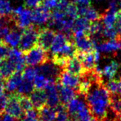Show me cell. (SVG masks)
Listing matches in <instances>:
<instances>
[{"label": "cell", "instance_id": "cell-24", "mask_svg": "<svg viewBox=\"0 0 121 121\" xmlns=\"http://www.w3.org/2000/svg\"><path fill=\"white\" fill-rule=\"evenodd\" d=\"M90 25H91V22H89L88 19H86L83 17H78L74 21L72 27V33L76 31H81L88 34Z\"/></svg>", "mask_w": 121, "mask_h": 121}, {"label": "cell", "instance_id": "cell-19", "mask_svg": "<svg viewBox=\"0 0 121 121\" xmlns=\"http://www.w3.org/2000/svg\"><path fill=\"white\" fill-rule=\"evenodd\" d=\"M29 95V99L32 103V105L36 109H40L41 107L45 105V104H46V97L43 90H34Z\"/></svg>", "mask_w": 121, "mask_h": 121}, {"label": "cell", "instance_id": "cell-13", "mask_svg": "<svg viewBox=\"0 0 121 121\" xmlns=\"http://www.w3.org/2000/svg\"><path fill=\"white\" fill-rule=\"evenodd\" d=\"M7 58L12 60L16 66L17 71H22L26 66L23 53L16 48H10Z\"/></svg>", "mask_w": 121, "mask_h": 121}, {"label": "cell", "instance_id": "cell-27", "mask_svg": "<svg viewBox=\"0 0 121 121\" xmlns=\"http://www.w3.org/2000/svg\"><path fill=\"white\" fill-rule=\"evenodd\" d=\"M105 86L110 94L121 95V79H110Z\"/></svg>", "mask_w": 121, "mask_h": 121}, {"label": "cell", "instance_id": "cell-48", "mask_svg": "<svg viewBox=\"0 0 121 121\" xmlns=\"http://www.w3.org/2000/svg\"><path fill=\"white\" fill-rule=\"evenodd\" d=\"M120 79H121V78H120Z\"/></svg>", "mask_w": 121, "mask_h": 121}, {"label": "cell", "instance_id": "cell-29", "mask_svg": "<svg viewBox=\"0 0 121 121\" xmlns=\"http://www.w3.org/2000/svg\"><path fill=\"white\" fill-rule=\"evenodd\" d=\"M50 82L53 81H50L46 77H45L41 73H37L33 81L34 88L39 90H44Z\"/></svg>", "mask_w": 121, "mask_h": 121}, {"label": "cell", "instance_id": "cell-38", "mask_svg": "<svg viewBox=\"0 0 121 121\" xmlns=\"http://www.w3.org/2000/svg\"><path fill=\"white\" fill-rule=\"evenodd\" d=\"M58 0H42V5L49 10L55 9L58 4Z\"/></svg>", "mask_w": 121, "mask_h": 121}, {"label": "cell", "instance_id": "cell-22", "mask_svg": "<svg viewBox=\"0 0 121 121\" xmlns=\"http://www.w3.org/2000/svg\"><path fill=\"white\" fill-rule=\"evenodd\" d=\"M109 107L115 117L121 121V95L110 94Z\"/></svg>", "mask_w": 121, "mask_h": 121}, {"label": "cell", "instance_id": "cell-17", "mask_svg": "<svg viewBox=\"0 0 121 121\" xmlns=\"http://www.w3.org/2000/svg\"><path fill=\"white\" fill-rule=\"evenodd\" d=\"M22 71H17L14 73L7 79L4 80V89L9 93H14L17 91L22 81Z\"/></svg>", "mask_w": 121, "mask_h": 121}, {"label": "cell", "instance_id": "cell-46", "mask_svg": "<svg viewBox=\"0 0 121 121\" xmlns=\"http://www.w3.org/2000/svg\"><path fill=\"white\" fill-rule=\"evenodd\" d=\"M3 41H4V40H3L1 37H0V45H1V44L3 43Z\"/></svg>", "mask_w": 121, "mask_h": 121}, {"label": "cell", "instance_id": "cell-23", "mask_svg": "<svg viewBox=\"0 0 121 121\" xmlns=\"http://www.w3.org/2000/svg\"><path fill=\"white\" fill-rule=\"evenodd\" d=\"M117 14V9L116 8H110L108 9V11L102 15L101 19L103 20V24L105 27L110 28L115 26L116 18Z\"/></svg>", "mask_w": 121, "mask_h": 121}, {"label": "cell", "instance_id": "cell-26", "mask_svg": "<svg viewBox=\"0 0 121 121\" xmlns=\"http://www.w3.org/2000/svg\"><path fill=\"white\" fill-rule=\"evenodd\" d=\"M118 69H119L118 63L115 61V60H112L111 62L107 64L102 70L101 71L102 76H103L109 80L112 79L115 76Z\"/></svg>", "mask_w": 121, "mask_h": 121}, {"label": "cell", "instance_id": "cell-33", "mask_svg": "<svg viewBox=\"0 0 121 121\" xmlns=\"http://www.w3.org/2000/svg\"><path fill=\"white\" fill-rule=\"evenodd\" d=\"M38 73L36 68H33L32 66H29L26 69H24L22 72V78L25 80H28L30 81H33L34 77Z\"/></svg>", "mask_w": 121, "mask_h": 121}, {"label": "cell", "instance_id": "cell-14", "mask_svg": "<svg viewBox=\"0 0 121 121\" xmlns=\"http://www.w3.org/2000/svg\"><path fill=\"white\" fill-rule=\"evenodd\" d=\"M78 17H83L91 22L101 20L102 17V14H100L91 5L86 7H78Z\"/></svg>", "mask_w": 121, "mask_h": 121}, {"label": "cell", "instance_id": "cell-10", "mask_svg": "<svg viewBox=\"0 0 121 121\" xmlns=\"http://www.w3.org/2000/svg\"><path fill=\"white\" fill-rule=\"evenodd\" d=\"M36 70L38 71V73L43 74L50 81L53 82L56 81L60 72V67L55 65L52 62H49V60L43 64H41L40 66L36 68Z\"/></svg>", "mask_w": 121, "mask_h": 121}, {"label": "cell", "instance_id": "cell-49", "mask_svg": "<svg viewBox=\"0 0 121 121\" xmlns=\"http://www.w3.org/2000/svg\"><path fill=\"white\" fill-rule=\"evenodd\" d=\"M23 121H24V120H23Z\"/></svg>", "mask_w": 121, "mask_h": 121}, {"label": "cell", "instance_id": "cell-9", "mask_svg": "<svg viewBox=\"0 0 121 121\" xmlns=\"http://www.w3.org/2000/svg\"><path fill=\"white\" fill-rule=\"evenodd\" d=\"M51 18V10L41 5L35 7L31 11V22L36 26H41L48 23Z\"/></svg>", "mask_w": 121, "mask_h": 121}, {"label": "cell", "instance_id": "cell-30", "mask_svg": "<svg viewBox=\"0 0 121 121\" xmlns=\"http://www.w3.org/2000/svg\"><path fill=\"white\" fill-rule=\"evenodd\" d=\"M12 8L7 0H0V18L9 17L12 14Z\"/></svg>", "mask_w": 121, "mask_h": 121}, {"label": "cell", "instance_id": "cell-36", "mask_svg": "<svg viewBox=\"0 0 121 121\" xmlns=\"http://www.w3.org/2000/svg\"><path fill=\"white\" fill-rule=\"evenodd\" d=\"M11 47H9L5 42L4 41L3 43L0 45V63H1L3 60L7 58L9 55V52L10 50Z\"/></svg>", "mask_w": 121, "mask_h": 121}, {"label": "cell", "instance_id": "cell-21", "mask_svg": "<svg viewBox=\"0 0 121 121\" xmlns=\"http://www.w3.org/2000/svg\"><path fill=\"white\" fill-rule=\"evenodd\" d=\"M39 119L40 121H54L56 115V110L55 108L43 105L39 109Z\"/></svg>", "mask_w": 121, "mask_h": 121}, {"label": "cell", "instance_id": "cell-15", "mask_svg": "<svg viewBox=\"0 0 121 121\" xmlns=\"http://www.w3.org/2000/svg\"><path fill=\"white\" fill-rule=\"evenodd\" d=\"M120 48L121 46L119 39H109L108 41L95 45V48L98 50L99 52H103L105 53L115 52L120 50Z\"/></svg>", "mask_w": 121, "mask_h": 121}, {"label": "cell", "instance_id": "cell-8", "mask_svg": "<svg viewBox=\"0 0 121 121\" xmlns=\"http://www.w3.org/2000/svg\"><path fill=\"white\" fill-rule=\"evenodd\" d=\"M56 82L60 86L77 90L80 83V76L71 74L64 70H62L60 71Z\"/></svg>", "mask_w": 121, "mask_h": 121}, {"label": "cell", "instance_id": "cell-31", "mask_svg": "<svg viewBox=\"0 0 121 121\" xmlns=\"http://www.w3.org/2000/svg\"><path fill=\"white\" fill-rule=\"evenodd\" d=\"M103 36L109 39H120V35L115 26L107 28L105 27L103 31Z\"/></svg>", "mask_w": 121, "mask_h": 121}, {"label": "cell", "instance_id": "cell-5", "mask_svg": "<svg viewBox=\"0 0 121 121\" xmlns=\"http://www.w3.org/2000/svg\"><path fill=\"white\" fill-rule=\"evenodd\" d=\"M12 19L14 25L18 29H26L31 24V10L19 7L12 9Z\"/></svg>", "mask_w": 121, "mask_h": 121}, {"label": "cell", "instance_id": "cell-34", "mask_svg": "<svg viewBox=\"0 0 121 121\" xmlns=\"http://www.w3.org/2000/svg\"><path fill=\"white\" fill-rule=\"evenodd\" d=\"M19 103L21 105V107L24 112H26L31 108H33L32 103L29 99V97H26V95H20L19 96Z\"/></svg>", "mask_w": 121, "mask_h": 121}, {"label": "cell", "instance_id": "cell-44", "mask_svg": "<svg viewBox=\"0 0 121 121\" xmlns=\"http://www.w3.org/2000/svg\"><path fill=\"white\" fill-rule=\"evenodd\" d=\"M66 121H76L74 118H69Z\"/></svg>", "mask_w": 121, "mask_h": 121}, {"label": "cell", "instance_id": "cell-7", "mask_svg": "<svg viewBox=\"0 0 121 121\" xmlns=\"http://www.w3.org/2000/svg\"><path fill=\"white\" fill-rule=\"evenodd\" d=\"M55 34L56 32L50 28H40L37 37L36 44L40 46L45 51H48L53 42Z\"/></svg>", "mask_w": 121, "mask_h": 121}, {"label": "cell", "instance_id": "cell-6", "mask_svg": "<svg viewBox=\"0 0 121 121\" xmlns=\"http://www.w3.org/2000/svg\"><path fill=\"white\" fill-rule=\"evenodd\" d=\"M19 96L20 94L18 93H11L9 95V100L4 109L6 113L9 114L14 119H20L24 115V110L19 103Z\"/></svg>", "mask_w": 121, "mask_h": 121}, {"label": "cell", "instance_id": "cell-37", "mask_svg": "<svg viewBox=\"0 0 121 121\" xmlns=\"http://www.w3.org/2000/svg\"><path fill=\"white\" fill-rule=\"evenodd\" d=\"M9 100V95L4 92L0 93V112L4 110Z\"/></svg>", "mask_w": 121, "mask_h": 121}, {"label": "cell", "instance_id": "cell-35", "mask_svg": "<svg viewBox=\"0 0 121 121\" xmlns=\"http://www.w3.org/2000/svg\"><path fill=\"white\" fill-rule=\"evenodd\" d=\"M39 120V113L38 112L31 108L25 112L24 121H38Z\"/></svg>", "mask_w": 121, "mask_h": 121}, {"label": "cell", "instance_id": "cell-12", "mask_svg": "<svg viewBox=\"0 0 121 121\" xmlns=\"http://www.w3.org/2000/svg\"><path fill=\"white\" fill-rule=\"evenodd\" d=\"M45 90L47 105L56 108L58 105L60 104V102L58 88L55 84V82H50Z\"/></svg>", "mask_w": 121, "mask_h": 121}, {"label": "cell", "instance_id": "cell-28", "mask_svg": "<svg viewBox=\"0 0 121 121\" xmlns=\"http://www.w3.org/2000/svg\"><path fill=\"white\" fill-rule=\"evenodd\" d=\"M34 90L33 81L25 80L22 78V81L17 89V93L22 95H29Z\"/></svg>", "mask_w": 121, "mask_h": 121}, {"label": "cell", "instance_id": "cell-3", "mask_svg": "<svg viewBox=\"0 0 121 121\" xmlns=\"http://www.w3.org/2000/svg\"><path fill=\"white\" fill-rule=\"evenodd\" d=\"M23 54L26 66H28L41 65L49 60L48 51H45L38 44H36L29 50L23 53Z\"/></svg>", "mask_w": 121, "mask_h": 121}, {"label": "cell", "instance_id": "cell-39", "mask_svg": "<svg viewBox=\"0 0 121 121\" xmlns=\"http://www.w3.org/2000/svg\"><path fill=\"white\" fill-rule=\"evenodd\" d=\"M42 5V0H26L25 7L27 8H35Z\"/></svg>", "mask_w": 121, "mask_h": 121}, {"label": "cell", "instance_id": "cell-47", "mask_svg": "<svg viewBox=\"0 0 121 121\" xmlns=\"http://www.w3.org/2000/svg\"><path fill=\"white\" fill-rule=\"evenodd\" d=\"M0 121H2V120H1V115H0Z\"/></svg>", "mask_w": 121, "mask_h": 121}, {"label": "cell", "instance_id": "cell-41", "mask_svg": "<svg viewBox=\"0 0 121 121\" xmlns=\"http://www.w3.org/2000/svg\"><path fill=\"white\" fill-rule=\"evenodd\" d=\"M75 2L78 7H86L91 5V0H76Z\"/></svg>", "mask_w": 121, "mask_h": 121}, {"label": "cell", "instance_id": "cell-45", "mask_svg": "<svg viewBox=\"0 0 121 121\" xmlns=\"http://www.w3.org/2000/svg\"><path fill=\"white\" fill-rule=\"evenodd\" d=\"M2 82H3V78H2V77L1 73H0V83H2Z\"/></svg>", "mask_w": 121, "mask_h": 121}, {"label": "cell", "instance_id": "cell-16", "mask_svg": "<svg viewBox=\"0 0 121 121\" xmlns=\"http://www.w3.org/2000/svg\"><path fill=\"white\" fill-rule=\"evenodd\" d=\"M57 88L60 98V102L64 105H66L70 100L77 96L78 92L71 88L60 86L57 83Z\"/></svg>", "mask_w": 121, "mask_h": 121}, {"label": "cell", "instance_id": "cell-40", "mask_svg": "<svg viewBox=\"0 0 121 121\" xmlns=\"http://www.w3.org/2000/svg\"><path fill=\"white\" fill-rule=\"evenodd\" d=\"M115 26L117 29L120 36H121V13H120L117 11V18H116V22Z\"/></svg>", "mask_w": 121, "mask_h": 121}, {"label": "cell", "instance_id": "cell-32", "mask_svg": "<svg viewBox=\"0 0 121 121\" xmlns=\"http://www.w3.org/2000/svg\"><path fill=\"white\" fill-rule=\"evenodd\" d=\"M65 14L66 16L76 19L78 17V7L76 4V2H69L68 6L66 7L65 9Z\"/></svg>", "mask_w": 121, "mask_h": 121}, {"label": "cell", "instance_id": "cell-43", "mask_svg": "<svg viewBox=\"0 0 121 121\" xmlns=\"http://www.w3.org/2000/svg\"><path fill=\"white\" fill-rule=\"evenodd\" d=\"M117 11L120 13H121V0H120V2L117 4Z\"/></svg>", "mask_w": 121, "mask_h": 121}, {"label": "cell", "instance_id": "cell-11", "mask_svg": "<svg viewBox=\"0 0 121 121\" xmlns=\"http://www.w3.org/2000/svg\"><path fill=\"white\" fill-rule=\"evenodd\" d=\"M62 70H64L71 74L78 76H81L85 73V70L81 64V61L76 56L70 58L67 60L66 64L63 67Z\"/></svg>", "mask_w": 121, "mask_h": 121}, {"label": "cell", "instance_id": "cell-42", "mask_svg": "<svg viewBox=\"0 0 121 121\" xmlns=\"http://www.w3.org/2000/svg\"><path fill=\"white\" fill-rule=\"evenodd\" d=\"M1 120H2V121H15L14 118L7 113L2 115H1Z\"/></svg>", "mask_w": 121, "mask_h": 121}, {"label": "cell", "instance_id": "cell-25", "mask_svg": "<svg viewBox=\"0 0 121 121\" xmlns=\"http://www.w3.org/2000/svg\"><path fill=\"white\" fill-rule=\"evenodd\" d=\"M22 34L17 29H10L9 33L4 36V42L9 47H17L19 43Z\"/></svg>", "mask_w": 121, "mask_h": 121}, {"label": "cell", "instance_id": "cell-20", "mask_svg": "<svg viewBox=\"0 0 121 121\" xmlns=\"http://www.w3.org/2000/svg\"><path fill=\"white\" fill-rule=\"evenodd\" d=\"M16 72V66L8 58L3 60L0 63V73L3 80L7 79L14 73Z\"/></svg>", "mask_w": 121, "mask_h": 121}, {"label": "cell", "instance_id": "cell-2", "mask_svg": "<svg viewBox=\"0 0 121 121\" xmlns=\"http://www.w3.org/2000/svg\"><path fill=\"white\" fill-rule=\"evenodd\" d=\"M66 105V110L69 115H71L76 120L92 117L86 100L83 98L76 96Z\"/></svg>", "mask_w": 121, "mask_h": 121}, {"label": "cell", "instance_id": "cell-1", "mask_svg": "<svg viewBox=\"0 0 121 121\" xmlns=\"http://www.w3.org/2000/svg\"><path fill=\"white\" fill-rule=\"evenodd\" d=\"M89 111L95 121H105L110 108V93L105 86L103 79L93 82L84 95Z\"/></svg>", "mask_w": 121, "mask_h": 121}, {"label": "cell", "instance_id": "cell-4", "mask_svg": "<svg viewBox=\"0 0 121 121\" xmlns=\"http://www.w3.org/2000/svg\"><path fill=\"white\" fill-rule=\"evenodd\" d=\"M39 29L40 27L35 24H31L27 28L24 29L18 44L19 51L24 53L36 44Z\"/></svg>", "mask_w": 121, "mask_h": 121}, {"label": "cell", "instance_id": "cell-18", "mask_svg": "<svg viewBox=\"0 0 121 121\" xmlns=\"http://www.w3.org/2000/svg\"><path fill=\"white\" fill-rule=\"evenodd\" d=\"M69 39L68 38V36L62 32L56 33L53 42L49 49L51 56L56 54L61 50V48L64 47V46L65 45V43L67 42Z\"/></svg>", "mask_w": 121, "mask_h": 121}]
</instances>
